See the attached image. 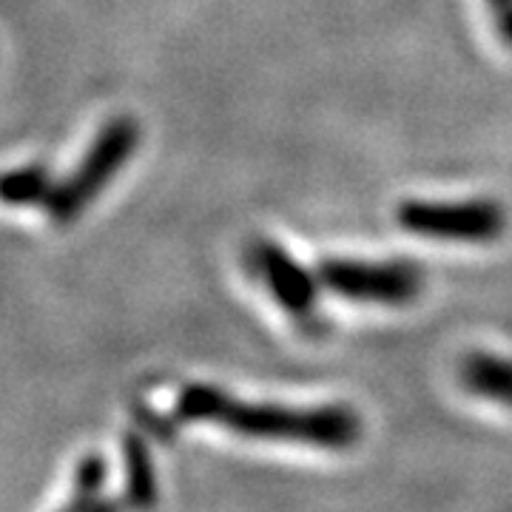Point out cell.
I'll use <instances>...</instances> for the list:
<instances>
[{
  "instance_id": "8",
  "label": "cell",
  "mask_w": 512,
  "mask_h": 512,
  "mask_svg": "<svg viewBox=\"0 0 512 512\" xmlns=\"http://www.w3.org/2000/svg\"><path fill=\"white\" fill-rule=\"evenodd\" d=\"M55 185V177L46 165H20V168L0 174V202L12 205V208L43 205L55 191Z\"/></svg>"
},
{
  "instance_id": "9",
  "label": "cell",
  "mask_w": 512,
  "mask_h": 512,
  "mask_svg": "<svg viewBox=\"0 0 512 512\" xmlns=\"http://www.w3.org/2000/svg\"><path fill=\"white\" fill-rule=\"evenodd\" d=\"M106 476H109L106 458L97 456V453L83 458L77 473H74L72 507H97V495H100L103 484H106Z\"/></svg>"
},
{
  "instance_id": "3",
  "label": "cell",
  "mask_w": 512,
  "mask_h": 512,
  "mask_svg": "<svg viewBox=\"0 0 512 512\" xmlns=\"http://www.w3.org/2000/svg\"><path fill=\"white\" fill-rule=\"evenodd\" d=\"M316 279L325 291L353 302H382L404 305L416 299L424 288V271L413 259L393 262H359L328 256L319 262Z\"/></svg>"
},
{
  "instance_id": "7",
  "label": "cell",
  "mask_w": 512,
  "mask_h": 512,
  "mask_svg": "<svg viewBox=\"0 0 512 512\" xmlns=\"http://www.w3.org/2000/svg\"><path fill=\"white\" fill-rule=\"evenodd\" d=\"M123 456H126V501L131 507H154L160 490H157V473L146 441L137 433H126Z\"/></svg>"
},
{
  "instance_id": "6",
  "label": "cell",
  "mask_w": 512,
  "mask_h": 512,
  "mask_svg": "<svg viewBox=\"0 0 512 512\" xmlns=\"http://www.w3.org/2000/svg\"><path fill=\"white\" fill-rule=\"evenodd\" d=\"M461 382L470 393L512 407V362L490 353H473L461 367Z\"/></svg>"
},
{
  "instance_id": "2",
  "label": "cell",
  "mask_w": 512,
  "mask_h": 512,
  "mask_svg": "<svg viewBox=\"0 0 512 512\" xmlns=\"http://www.w3.org/2000/svg\"><path fill=\"white\" fill-rule=\"evenodd\" d=\"M140 140H143V131L134 117L123 114V117L109 120L94 137V143L86 151V157L80 160V165L63 183H57L49 200L43 202L49 220L55 225H72L86 211V205L97 200V194L131 160Z\"/></svg>"
},
{
  "instance_id": "1",
  "label": "cell",
  "mask_w": 512,
  "mask_h": 512,
  "mask_svg": "<svg viewBox=\"0 0 512 512\" xmlns=\"http://www.w3.org/2000/svg\"><path fill=\"white\" fill-rule=\"evenodd\" d=\"M174 413L185 421H211L248 439L302 441L325 450L353 447L362 421L345 404L285 407V404L242 402L211 384H188L177 396Z\"/></svg>"
},
{
  "instance_id": "4",
  "label": "cell",
  "mask_w": 512,
  "mask_h": 512,
  "mask_svg": "<svg viewBox=\"0 0 512 512\" xmlns=\"http://www.w3.org/2000/svg\"><path fill=\"white\" fill-rule=\"evenodd\" d=\"M396 220L404 231L419 237L447 239V242H493L507 228V211L493 200H410L399 205Z\"/></svg>"
},
{
  "instance_id": "5",
  "label": "cell",
  "mask_w": 512,
  "mask_h": 512,
  "mask_svg": "<svg viewBox=\"0 0 512 512\" xmlns=\"http://www.w3.org/2000/svg\"><path fill=\"white\" fill-rule=\"evenodd\" d=\"M248 265L271 291L282 311L291 313L293 319L308 322L316 316V302H319V279L308 268H302L282 245L256 239L248 248Z\"/></svg>"
},
{
  "instance_id": "10",
  "label": "cell",
  "mask_w": 512,
  "mask_h": 512,
  "mask_svg": "<svg viewBox=\"0 0 512 512\" xmlns=\"http://www.w3.org/2000/svg\"><path fill=\"white\" fill-rule=\"evenodd\" d=\"M493 6L495 26H498V35L504 37L512 46V0H490Z\"/></svg>"
}]
</instances>
